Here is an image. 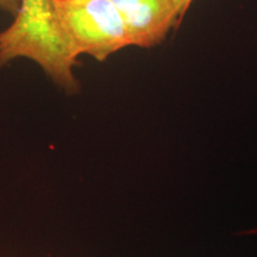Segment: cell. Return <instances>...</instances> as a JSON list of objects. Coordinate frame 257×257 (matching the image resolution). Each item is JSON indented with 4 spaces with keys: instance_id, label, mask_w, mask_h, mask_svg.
<instances>
[{
    "instance_id": "obj_1",
    "label": "cell",
    "mask_w": 257,
    "mask_h": 257,
    "mask_svg": "<svg viewBox=\"0 0 257 257\" xmlns=\"http://www.w3.org/2000/svg\"><path fill=\"white\" fill-rule=\"evenodd\" d=\"M78 55L61 28L54 0H22L14 22L0 31V68L17 59L34 61L68 94L79 92Z\"/></svg>"
},
{
    "instance_id": "obj_2",
    "label": "cell",
    "mask_w": 257,
    "mask_h": 257,
    "mask_svg": "<svg viewBox=\"0 0 257 257\" xmlns=\"http://www.w3.org/2000/svg\"><path fill=\"white\" fill-rule=\"evenodd\" d=\"M61 28L76 55L100 61L131 47L123 18L111 0H54Z\"/></svg>"
},
{
    "instance_id": "obj_3",
    "label": "cell",
    "mask_w": 257,
    "mask_h": 257,
    "mask_svg": "<svg viewBox=\"0 0 257 257\" xmlns=\"http://www.w3.org/2000/svg\"><path fill=\"white\" fill-rule=\"evenodd\" d=\"M126 27L131 46L152 48L180 24L174 0H111Z\"/></svg>"
},
{
    "instance_id": "obj_4",
    "label": "cell",
    "mask_w": 257,
    "mask_h": 257,
    "mask_svg": "<svg viewBox=\"0 0 257 257\" xmlns=\"http://www.w3.org/2000/svg\"><path fill=\"white\" fill-rule=\"evenodd\" d=\"M22 0H0V10L8 12L15 17L21 9Z\"/></svg>"
},
{
    "instance_id": "obj_5",
    "label": "cell",
    "mask_w": 257,
    "mask_h": 257,
    "mask_svg": "<svg viewBox=\"0 0 257 257\" xmlns=\"http://www.w3.org/2000/svg\"><path fill=\"white\" fill-rule=\"evenodd\" d=\"M174 2H175L176 9H178V11H179L180 21H182V18H184V16L186 12H187L189 6H191L193 0H174Z\"/></svg>"
}]
</instances>
